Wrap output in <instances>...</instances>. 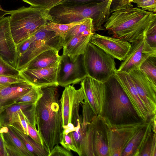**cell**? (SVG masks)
<instances>
[{
	"instance_id": "6da1fadb",
	"label": "cell",
	"mask_w": 156,
	"mask_h": 156,
	"mask_svg": "<svg viewBox=\"0 0 156 156\" xmlns=\"http://www.w3.org/2000/svg\"><path fill=\"white\" fill-rule=\"evenodd\" d=\"M58 87L41 88L43 95L36 105L37 130L49 153L59 144L63 130Z\"/></svg>"
},
{
	"instance_id": "7a4b0ae2",
	"label": "cell",
	"mask_w": 156,
	"mask_h": 156,
	"mask_svg": "<svg viewBox=\"0 0 156 156\" xmlns=\"http://www.w3.org/2000/svg\"><path fill=\"white\" fill-rule=\"evenodd\" d=\"M156 22V14L133 6L118 9L110 14L104 24L112 37L131 43L145 36Z\"/></svg>"
},
{
	"instance_id": "3957f363",
	"label": "cell",
	"mask_w": 156,
	"mask_h": 156,
	"mask_svg": "<svg viewBox=\"0 0 156 156\" xmlns=\"http://www.w3.org/2000/svg\"><path fill=\"white\" fill-rule=\"evenodd\" d=\"M103 83L104 98L98 115L108 125H125L146 122L138 114L115 74Z\"/></svg>"
},
{
	"instance_id": "277c9868",
	"label": "cell",
	"mask_w": 156,
	"mask_h": 156,
	"mask_svg": "<svg viewBox=\"0 0 156 156\" xmlns=\"http://www.w3.org/2000/svg\"><path fill=\"white\" fill-rule=\"evenodd\" d=\"M109 1L75 5L58 4L48 10L49 21L66 24L80 22L90 18L95 32L103 30L104 24L110 14L108 8Z\"/></svg>"
},
{
	"instance_id": "5b68a950",
	"label": "cell",
	"mask_w": 156,
	"mask_h": 156,
	"mask_svg": "<svg viewBox=\"0 0 156 156\" xmlns=\"http://www.w3.org/2000/svg\"><path fill=\"white\" fill-rule=\"evenodd\" d=\"M48 10L30 6L13 10L9 19L10 31L16 45L29 37L50 20Z\"/></svg>"
},
{
	"instance_id": "8992f818",
	"label": "cell",
	"mask_w": 156,
	"mask_h": 156,
	"mask_svg": "<svg viewBox=\"0 0 156 156\" xmlns=\"http://www.w3.org/2000/svg\"><path fill=\"white\" fill-rule=\"evenodd\" d=\"M114 58L89 42L83 55L84 67L88 76L104 83L115 74Z\"/></svg>"
},
{
	"instance_id": "52a82bcc",
	"label": "cell",
	"mask_w": 156,
	"mask_h": 156,
	"mask_svg": "<svg viewBox=\"0 0 156 156\" xmlns=\"http://www.w3.org/2000/svg\"><path fill=\"white\" fill-rule=\"evenodd\" d=\"M31 37L28 50L17 60L16 69L20 71L41 53L52 48L59 51L62 48L63 39L57 36L54 32L47 30L44 26L31 36Z\"/></svg>"
},
{
	"instance_id": "ba28073f",
	"label": "cell",
	"mask_w": 156,
	"mask_h": 156,
	"mask_svg": "<svg viewBox=\"0 0 156 156\" xmlns=\"http://www.w3.org/2000/svg\"><path fill=\"white\" fill-rule=\"evenodd\" d=\"M85 99L82 87L76 89L73 85L65 87L60 99V107L62 120V126L72 123L75 126L82 119L79 110Z\"/></svg>"
},
{
	"instance_id": "9c48e42d",
	"label": "cell",
	"mask_w": 156,
	"mask_h": 156,
	"mask_svg": "<svg viewBox=\"0 0 156 156\" xmlns=\"http://www.w3.org/2000/svg\"><path fill=\"white\" fill-rule=\"evenodd\" d=\"M131 43L128 54L117 69L128 73L139 69L142 64L149 57L156 56V48L148 44L146 36Z\"/></svg>"
},
{
	"instance_id": "30bf717a",
	"label": "cell",
	"mask_w": 156,
	"mask_h": 156,
	"mask_svg": "<svg viewBox=\"0 0 156 156\" xmlns=\"http://www.w3.org/2000/svg\"><path fill=\"white\" fill-rule=\"evenodd\" d=\"M60 67L57 77L58 86L65 87L81 82L88 75L83 62V55H80L75 61L66 55H61Z\"/></svg>"
},
{
	"instance_id": "8fae6325",
	"label": "cell",
	"mask_w": 156,
	"mask_h": 156,
	"mask_svg": "<svg viewBox=\"0 0 156 156\" xmlns=\"http://www.w3.org/2000/svg\"><path fill=\"white\" fill-rule=\"evenodd\" d=\"M150 118L156 115V84L140 69L129 73Z\"/></svg>"
},
{
	"instance_id": "7c38bea8",
	"label": "cell",
	"mask_w": 156,
	"mask_h": 156,
	"mask_svg": "<svg viewBox=\"0 0 156 156\" xmlns=\"http://www.w3.org/2000/svg\"><path fill=\"white\" fill-rule=\"evenodd\" d=\"M144 122L117 126H110L106 123L109 156H121L129 140L137 129Z\"/></svg>"
},
{
	"instance_id": "4fadbf2b",
	"label": "cell",
	"mask_w": 156,
	"mask_h": 156,
	"mask_svg": "<svg viewBox=\"0 0 156 156\" xmlns=\"http://www.w3.org/2000/svg\"><path fill=\"white\" fill-rule=\"evenodd\" d=\"M60 67V61L47 68L23 69L20 71V75L33 86L40 88L51 86H58L57 77Z\"/></svg>"
},
{
	"instance_id": "5bb4252c",
	"label": "cell",
	"mask_w": 156,
	"mask_h": 156,
	"mask_svg": "<svg viewBox=\"0 0 156 156\" xmlns=\"http://www.w3.org/2000/svg\"><path fill=\"white\" fill-rule=\"evenodd\" d=\"M90 42L114 59L124 60L131 47V43L125 40L100 35L95 33Z\"/></svg>"
},
{
	"instance_id": "9a60e30c",
	"label": "cell",
	"mask_w": 156,
	"mask_h": 156,
	"mask_svg": "<svg viewBox=\"0 0 156 156\" xmlns=\"http://www.w3.org/2000/svg\"><path fill=\"white\" fill-rule=\"evenodd\" d=\"M9 19L10 16H8L0 20V57L16 69L17 59L16 45L11 34Z\"/></svg>"
},
{
	"instance_id": "2e32d148",
	"label": "cell",
	"mask_w": 156,
	"mask_h": 156,
	"mask_svg": "<svg viewBox=\"0 0 156 156\" xmlns=\"http://www.w3.org/2000/svg\"><path fill=\"white\" fill-rule=\"evenodd\" d=\"M114 74L139 116L144 121H149L150 118L148 112L129 73L116 69Z\"/></svg>"
},
{
	"instance_id": "e0dca14e",
	"label": "cell",
	"mask_w": 156,
	"mask_h": 156,
	"mask_svg": "<svg viewBox=\"0 0 156 156\" xmlns=\"http://www.w3.org/2000/svg\"><path fill=\"white\" fill-rule=\"evenodd\" d=\"M85 97L94 113L98 115L101 111L104 96L103 83L87 76L81 82Z\"/></svg>"
},
{
	"instance_id": "ac0fdd59",
	"label": "cell",
	"mask_w": 156,
	"mask_h": 156,
	"mask_svg": "<svg viewBox=\"0 0 156 156\" xmlns=\"http://www.w3.org/2000/svg\"><path fill=\"white\" fill-rule=\"evenodd\" d=\"M92 143L94 156H109L108 126L99 115L92 120Z\"/></svg>"
},
{
	"instance_id": "d6986e66",
	"label": "cell",
	"mask_w": 156,
	"mask_h": 156,
	"mask_svg": "<svg viewBox=\"0 0 156 156\" xmlns=\"http://www.w3.org/2000/svg\"><path fill=\"white\" fill-rule=\"evenodd\" d=\"M95 33L93 29H89L75 36L63 45L62 54L68 56L72 60H76L80 55L84 54Z\"/></svg>"
},
{
	"instance_id": "ffe728a7",
	"label": "cell",
	"mask_w": 156,
	"mask_h": 156,
	"mask_svg": "<svg viewBox=\"0 0 156 156\" xmlns=\"http://www.w3.org/2000/svg\"><path fill=\"white\" fill-rule=\"evenodd\" d=\"M82 119L76 126V130L71 132L80 156H94L91 128L89 124L83 123Z\"/></svg>"
},
{
	"instance_id": "44dd1931",
	"label": "cell",
	"mask_w": 156,
	"mask_h": 156,
	"mask_svg": "<svg viewBox=\"0 0 156 156\" xmlns=\"http://www.w3.org/2000/svg\"><path fill=\"white\" fill-rule=\"evenodd\" d=\"M32 87L27 82L0 85V112L14 104L16 100L28 92Z\"/></svg>"
},
{
	"instance_id": "7402d4cb",
	"label": "cell",
	"mask_w": 156,
	"mask_h": 156,
	"mask_svg": "<svg viewBox=\"0 0 156 156\" xmlns=\"http://www.w3.org/2000/svg\"><path fill=\"white\" fill-rule=\"evenodd\" d=\"M0 130L3 134L7 156H34L9 126H2Z\"/></svg>"
},
{
	"instance_id": "603a6c76",
	"label": "cell",
	"mask_w": 156,
	"mask_h": 156,
	"mask_svg": "<svg viewBox=\"0 0 156 156\" xmlns=\"http://www.w3.org/2000/svg\"><path fill=\"white\" fill-rule=\"evenodd\" d=\"M152 130L149 120L144 122L137 129L123 151L121 156H138L141 146L148 133Z\"/></svg>"
},
{
	"instance_id": "cb8c5ba5",
	"label": "cell",
	"mask_w": 156,
	"mask_h": 156,
	"mask_svg": "<svg viewBox=\"0 0 156 156\" xmlns=\"http://www.w3.org/2000/svg\"><path fill=\"white\" fill-rule=\"evenodd\" d=\"M59 51L57 49L52 48L41 53L31 60L24 69L46 68L58 63L61 57V55L58 54Z\"/></svg>"
},
{
	"instance_id": "d4e9b609",
	"label": "cell",
	"mask_w": 156,
	"mask_h": 156,
	"mask_svg": "<svg viewBox=\"0 0 156 156\" xmlns=\"http://www.w3.org/2000/svg\"><path fill=\"white\" fill-rule=\"evenodd\" d=\"M8 126H9L20 139L27 149L34 156H48L49 152L44 145H41L24 133L19 125L14 123Z\"/></svg>"
},
{
	"instance_id": "484cf974",
	"label": "cell",
	"mask_w": 156,
	"mask_h": 156,
	"mask_svg": "<svg viewBox=\"0 0 156 156\" xmlns=\"http://www.w3.org/2000/svg\"><path fill=\"white\" fill-rule=\"evenodd\" d=\"M138 156H156V135L152 130L144 140Z\"/></svg>"
},
{
	"instance_id": "4316f807",
	"label": "cell",
	"mask_w": 156,
	"mask_h": 156,
	"mask_svg": "<svg viewBox=\"0 0 156 156\" xmlns=\"http://www.w3.org/2000/svg\"><path fill=\"white\" fill-rule=\"evenodd\" d=\"M85 20L80 22L66 24L57 23L48 21L44 25V27L47 30L54 32L57 36L61 37L63 39L67 34L73 27L82 24L83 23Z\"/></svg>"
},
{
	"instance_id": "83f0119b",
	"label": "cell",
	"mask_w": 156,
	"mask_h": 156,
	"mask_svg": "<svg viewBox=\"0 0 156 156\" xmlns=\"http://www.w3.org/2000/svg\"><path fill=\"white\" fill-rule=\"evenodd\" d=\"M42 95L41 88L33 86L28 92L16 100L14 104L24 103L36 104Z\"/></svg>"
},
{
	"instance_id": "f1b7e54d",
	"label": "cell",
	"mask_w": 156,
	"mask_h": 156,
	"mask_svg": "<svg viewBox=\"0 0 156 156\" xmlns=\"http://www.w3.org/2000/svg\"><path fill=\"white\" fill-rule=\"evenodd\" d=\"M140 69L156 84V56H151L141 65Z\"/></svg>"
},
{
	"instance_id": "f546056e",
	"label": "cell",
	"mask_w": 156,
	"mask_h": 156,
	"mask_svg": "<svg viewBox=\"0 0 156 156\" xmlns=\"http://www.w3.org/2000/svg\"><path fill=\"white\" fill-rule=\"evenodd\" d=\"M91 29H94L92 19L90 18L86 19L83 23L74 26L69 30L63 39L62 46L75 36Z\"/></svg>"
},
{
	"instance_id": "4dcf8cb0",
	"label": "cell",
	"mask_w": 156,
	"mask_h": 156,
	"mask_svg": "<svg viewBox=\"0 0 156 156\" xmlns=\"http://www.w3.org/2000/svg\"><path fill=\"white\" fill-rule=\"evenodd\" d=\"M31 6L45 9L48 10L65 0H22Z\"/></svg>"
},
{
	"instance_id": "1f68e13d",
	"label": "cell",
	"mask_w": 156,
	"mask_h": 156,
	"mask_svg": "<svg viewBox=\"0 0 156 156\" xmlns=\"http://www.w3.org/2000/svg\"><path fill=\"white\" fill-rule=\"evenodd\" d=\"M59 144L67 150L69 151H72L78 154V151L75 145L71 132L67 134L62 133V138Z\"/></svg>"
},
{
	"instance_id": "d6a6232c",
	"label": "cell",
	"mask_w": 156,
	"mask_h": 156,
	"mask_svg": "<svg viewBox=\"0 0 156 156\" xmlns=\"http://www.w3.org/2000/svg\"><path fill=\"white\" fill-rule=\"evenodd\" d=\"M132 2L143 10L154 13L156 12V0H133Z\"/></svg>"
},
{
	"instance_id": "836d02e7",
	"label": "cell",
	"mask_w": 156,
	"mask_h": 156,
	"mask_svg": "<svg viewBox=\"0 0 156 156\" xmlns=\"http://www.w3.org/2000/svg\"><path fill=\"white\" fill-rule=\"evenodd\" d=\"M0 75L18 76L20 71L13 67L0 57Z\"/></svg>"
},
{
	"instance_id": "e575fe53",
	"label": "cell",
	"mask_w": 156,
	"mask_h": 156,
	"mask_svg": "<svg viewBox=\"0 0 156 156\" xmlns=\"http://www.w3.org/2000/svg\"><path fill=\"white\" fill-rule=\"evenodd\" d=\"M23 82H27L20 75L18 76L0 75V85H9Z\"/></svg>"
},
{
	"instance_id": "d590c367",
	"label": "cell",
	"mask_w": 156,
	"mask_h": 156,
	"mask_svg": "<svg viewBox=\"0 0 156 156\" xmlns=\"http://www.w3.org/2000/svg\"><path fill=\"white\" fill-rule=\"evenodd\" d=\"M133 0H112L110 6V13L121 8L132 7Z\"/></svg>"
},
{
	"instance_id": "8d00e7d4",
	"label": "cell",
	"mask_w": 156,
	"mask_h": 156,
	"mask_svg": "<svg viewBox=\"0 0 156 156\" xmlns=\"http://www.w3.org/2000/svg\"><path fill=\"white\" fill-rule=\"evenodd\" d=\"M31 41L30 36L16 45L17 61L19 58L28 51L30 46Z\"/></svg>"
},
{
	"instance_id": "74e56055",
	"label": "cell",
	"mask_w": 156,
	"mask_h": 156,
	"mask_svg": "<svg viewBox=\"0 0 156 156\" xmlns=\"http://www.w3.org/2000/svg\"><path fill=\"white\" fill-rule=\"evenodd\" d=\"M146 38L151 46L156 48V22L154 23L148 30Z\"/></svg>"
},
{
	"instance_id": "f35d334b",
	"label": "cell",
	"mask_w": 156,
	"mask_h": 156,
	"mask_svg": "<svg viewBox=\"0 0 156 156\" xmlns=\"http://www.w3.org/2000/svg\"><path fill=\"white\" fill-rule=\"evenodd\" d=\"M71 151H69L58 144L55 145L51 150L48 156H72Z\"/></svg>"
},
{
	"instance_id": "ab89813d",
	"label": "cell",
	"mask_w": 156,
	"mask_h": 156,
	"mask_svg": "<svg viewBox=\"0 0 156 156\" xmlns=\"http://www.w3.org/2000/svg\"><path fill=\"white\" fill-rule=\"evenodd\" d=\"M27 124L28 135L38 144L44 145L43 141L37 128L28 123Z\"/></svg>"
},
{
	"instance_id": "60d3db41",
	"label": "cell",
	"mask_w": 156,
	"mask_h": 156,
	"mask_svg": "<svg viewBox=\"0 0 156 156\" xmlns=\"http://www.w3.org/2000/svg\"><path fill=\"white\" fill-rule=\"evenodd\" d=\"M106 0H65L59 4L75 5L83 4L92 2H100Z\"/></svg>"
},
{
	"instance_id": "b9f144b4",
	"label": "cell",
	"mask_w": 156,
	"mask_h": 156,
	"mask_svg": "<svg viewBox=\"0 0 156 156\" xmlns=\"http://www.w3.org/2000/svg\"><path fill=\"white\" fill-rule=\"evenodd\" d=\"M23 111L20 110L18 112V119L17 122L16 123L19 124L22 128L24 133L28 135L27 119Z\"/></svg>"
},
{
	"instance_id": "7bdbcfd3",
	"label": "cell",
	"mask_w": 156,
	"mask_h": 156,
	"mask_svg": "<svg viewBox=\"0 0 156 156\" xmlns=\"http://www.w3.org/2000/svg\"><path fill=\"white\" fill-rule=\"evenodd\" d=\"M2 126L0 125V129ZM2 133L0 130V156H7Z\"/></svg>"
},
{
	"instance_id": "ee69618b",
	"label": "cell",
	"mask_w": 156,
	"mask_h": 156,
	"mask_svg": "<svg viewBox=\"0 0 156 156\" xmlns=\"http://www.w3.org/2000/svg\"><path fill=\"white\" fill-rule=\"evenodd\" d=\"M63 133L66 134L74 131L76 129V126H75L72 123H69L66 126L63 127Z\"/></svg>"
},
{
	"instance_id": "f6af8a7d",
	"label": "cell",
	"mask_w": 156,
	"mask_h": 156,
	"mask_svg": "<svg viewBox=\"0 0 156 156\" xmlns=\"http://www.w3.org/2000/svg\"><path fill=\"white\" fill-rule=\"evenodd\" d=\"M13 10L7 11L3 9L0 5V20L8 14H11Z\"/></svg>"
},
{
	"instance_id": "bcb514c9",
	"label": "cell",
	"mask_w": 156,
	"mask_h": 156,
	"mask_svg": "<svg viewBox=\"0 0 156 156\" xmlns=\"http://www.w3.org/2000/svg\"><path fill=\"white\" fill-rule=\"evenodd\" d=\"M112 0H109V2L108 5V8L110 10V6Z\"/></svg>"
}]
</instances>
